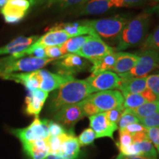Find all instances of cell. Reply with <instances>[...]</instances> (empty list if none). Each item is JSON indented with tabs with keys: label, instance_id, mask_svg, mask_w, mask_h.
I'll use <instances>...</instances> for the list:
<instances>
[{
	"label": "cell",
	"instance_id": "6da1fadb",
	"mask_svg": "<svg viewBox=\"0 0 159 159\" xmlns=\"http://www.w3.org/2000/svg\"><path fill=\"white\" fill-rule=\"evenodd\" d=\"M94 93L86 80H72L52 93L49 99V111L57 112L63 107L77 104Z\"/></svg>",
	"mask_w": 159,
	"mask_h": 159
},
{
	"label": "cell",
	"instance_id": "7a4b0ae2",
	"mask_svg": "<svg viewBox=\"0 0 159 159\" xmlns=\"http://www.w3.org/2000/svg\"><path fill=\"white\" fill-rule=\"evenodd\" d=\"M150 11H146L128 21L117 39L116 51L142 45L150 27Z\"/></svg>",
	"mask_w": 159,
	"mask_h": 159
},
{
	"label": "cell",
	"instance_id": "3957f363",
	"mask_svg": "<svg viewBox=\"0 0 159 159\" xmlns=\"http://www.w3.org/2000/svg\"><path fill=\"white\" fill-rule=\"evenodd\" d=\"M82 21L94 30L99 37L105 40H114L118 39L128 20L125 16L118 15L105 19L82 20Z\"/></svg>",
	"mask_w": 159,
	"mask_h": 159
},
{
	"label": "cell",
	"instance_id": "277c9868",
	"mask_svg": "<svg viewBox=\"0 0 159 159\" xmlns=\"http://www.w3.org/2000/svg\"><path fill=\"white\" fill-rule=\"evenodd\" d=\"M51 58H37L35 57H26L9 61L6 58L0 60V75L13 73L15 71L32 72L40 70L48 63L55 61Z\"/></svg>",
	"mask_w": 159,
	"mask_h": 159
},
{
	"label": "cell",
	"instance_id": "5b68a950",
	"mask_svg": "<svg viewBox=\"0 0 159 159\" xmlns=\"http://www.w3.org/2000/svg\"><path fill=\"white\" fill-rule=\"evenodd\" d=\"M135 66L125 74L119 75L122 77H144L154 69L159 67V51L146 49L141 52Z\"/></svg>",
	"mask_w": 159,
	"mask_h": 159
},
{
	"label": "cell",
	"instance_id": "8992f818",
	"mask_svg": "<svg viewBox=\"0 0 159 159\" xmlns=\"http://www.w3.org/2000/svg\"><path fill=\"white\" fill-rule=\"evenodd\" d=\"M47 122L48 119L41 120L39 117H35L33 122L28 127L22 129L12 130L11 133L15 135L22 144L47 139L50 136Z\"/></svg>",
	"mask_w": 159,
	"mask_h": 159
},
{
	"label": "cell",
	"instance_id": "52a82bcc",
	"mask_svg": "<svg viewBox=\"0 0 159 159\" xmlns=\"http://www.w3.org/2000/svg\"><path fill=\"white\" fill-rule=\"evenodd\" d=\"M85 99L92 103L99 113L122 106L124 102V97L118 90L99 91L96 94H91Z\"/></svg>",
	"mask_w": 159,
	"mask_h": 159
},
{
	"label": "cell",
	"instance_id": "ba28073f",
	"mask_svg": "<svg viewBox=\"0 0 159 159\" xmlns=\"http://www.w3.org/2000/svg\"><path fill=\"white\" fill-rule=\"evenodd\" d=\"M114 52V49L105 43L100 38L91 36L76 54L91 63Z\"/></svg>",
	"mask_w": 159,
	"mask_h": 159
},
{
	"label": "cell",
	"instance_id": "9c48e42d",
	"mask_svg": "<svg viewBox=\"0 0 159 159\" xmlns=\"http://www.w3.org/2000/svg\"><path fill=\"white\" fill-rule=\"evenodd\" d=\"M58 74L74 76L84 71L88 66V61L77 54H66L55 62Z\"/></svg>",
	"mask_w": 159,
	"mask_h": 159
},
{
	"label": "cell",
	"instance_id": "30bf717a",
	"mask_svg": "<svg viewBox=\"0 0 159 159\" xmlns=\"http://www.w3.org/2000/svg\"><path fill=\"white\" fill-rule=\"evenodd\" d=\"M94 92L118 89L122 82L119 75L114 71H106L97 75H91L86 79Z\"/></svg>",
	"mask_w": 159,
	"mask_h": 159
},
{
	"label": "cell",
	"instance_id": "8fae6325",
	"mask_svg": "<svg viewBox=\"0 0 159 159\" xmlns=\"http://www.w3.org/2000/svg\"><path fill=\"white\" fill-rule=\"evenodd\" d=\"M123 7L122 0H90L77 7V15H101L112 8Z\"/></svg>",
	"mask_w": 159,
	"mask_h": 159
},
{
	"label": "cell",
	"instance_id": "7c38bea8",
	"mask_svg": "<svg viewBox=\"0 0 159 159\" xmlns=\"http://www.w3.org/2000/svg\"><path fill=\"white\" fill-rule=\"evenodd\" d=\"M80 102L63 107L54 114V119L62 126L73 128L75 124L85 117Z\"/></svg>",
	"mask_w": 159,
	"mask_h": 159
},
{
	"label": "cell",
	"instance_id": "4fadbf2b",
	"mask_svg": "<svg viewBox=\"0 0 159 159\" xmlns=\"http://www.w3.org/2000/svg\"><path fill=\"white\" fill-rule=\"evenodd\" d=\"M31 5L30 0H8L1 9V13L6 22L17 23L25 17Z\"/></svg>",
	"mask_w": 159,
	"mask_h": 159
},
{
	"label": "cell",
	"instance_id": "5bb4252c",
	"mask_svg": "<svg viewBox=\"0 0 159 159\" xmlns=\"http://www.w3.org/2000/svg\"><path fill=\"white\" fill-rule=\"evenodd\" d=\"M38 73L40 77L39 89L48 93L56 90L65 83L74 80L73 76L55 74L45 69L38 70Z\"/></svg>",
	"mask_w": 159,
	"mask_h": 159
},
{
	"label": "cell",
	"instance_id": "9a60e30c",
	"mask_svg": "<svg viewBox=\"0 0 159 159\" xmlns=\"http://www.w3.org/2000/svg\"><path fill=\"white\" fill-rule=\"evenodd\" d=\"M89 125L94 131L97 139L109 137L114 140V133L117 127L110 124L106 117L105 112H101L89 116Z\"/></svg>",
	"mask_w": 159,
	"mask_h": 159
},
{
	"label": "cell",
	"instance_id": "2e32d148",
	"mask_svg": "<svg viewBox=\"0 0 159 159\" xmlns=\"http://www.w3.org/2000/svg\"><path fill=\"white\" fill-rule=\"evenodd\" d=\"M48 95V92H46L40 89H37L33 91H29V94L25 99L26 114L30 116L39 117Z\"/></svg>",
	"mask_w": 159,
	"mask_h": 159
},
{
	"label": "cell",
	"instance_id": "e0dca14e",
	"mask_svg": "<svg viewBox=\"0 0 159 159\" xmlns=\"http://www.w3.org/2000/svg\"><path fill=\"white\" fill-rule=\"evenodd\" d=\"M2 78L13 80L25 85L29 91L39 89L40 77L38 71L25 73H10L0 75Z\"/></svg>",
	"mask_w": 159,
	"mask_h": 159
},
{
	"label": "cell",
	"instance_id": "ac0fdd59",
	"mask_svg": "<svg viewBox=\"0 0 159 159\" xmlns=\"http://www.w3.org/2000/svg\"><path fill=\"white\" fill-rule=\"evenodd\" d=\"M39 36L24 37L20 36L7 43L4 47H0V55L19 54L26 50L39 39Z\"/></svg>",
	"mask_w": 159,
	"mask_h": 159
},
{
	"label": "cell",
	"instance_id": "d6986e66",
	"mask_svg": "<svg viewBox=\"0 0 159 159\" xmlns=\"http://www.w3.org/2000/svg\"><path fill=\"white\" fill-rule=\"evenodd\" d=\"M120 77V76H119ZM118 89L124 96L128 94H140L146 90L147 77H122Z\"/></svg>",
	"mask_w": 159,
	"mask_h": 159
},
{
	"label": "cell",
	"instance_id": "ffe728a7",
	"mask_svg": "<svg viewBox=\"0 0 159 159\" xmlns=\"http://www.w3.org/2000/svg\"><path fill=\"white\" fill-rule=\"evenodd\" d=\"M61 30L65 31L71 38L80 36V35H84L85 34H88L94 37H99L94 31V30L89 26L83 23L82 21L75 23L60 24V25L52 27L49 29V30Z\"/></svg>",
	"mask_w": 159,
	"mask_h": 159
},
{
	"label": "cell",
	"instance_id": "44dd1931",
	"mask_svg": "<svg viewBox=\"0 0 159 159\" xmlns=\"http://www.w3.org/2000/svg\"><path fill=\"white\" fill-rule=\"evenodd\" d=\"M139 60V55L125 52H116V60L114 69L115 73L119 75L125 74L130 71Z\"/></svg>",
	"mask_w": 159,
	"mask_h": 159
},
{
	"label": "cell",
	"instance_id": "7402d4cb",
	"mask_svg": "<svg viewBox=\"0 0 159 159\" xmlns=\"http://www.w3.org/2000/svg\"><path fill=\"white\" fill-rule=\"evenodd\" d=\"M71 38L70 35L67 34L65 31L61 30H52L41 37L39 38L36 43L45 47L61 46Z\"/></svg>",
	"mask_w": 159,
	"mask_h": 159
},
{
	"label": "cell",
	"instance_id": "603a6c76",
	"mask_svg": "<svg viewBox=\"0 0 159 159\" xmlns=\"http://www.w3.org/2000/svg\"><path fill=\"white\" fill-rule=\"evenodd\" d=\"M22 145L26 154L31 159H44L49 154L47 139Z\"/></svg>",
	"mask_w": 159,
	"mask_h": 159
},
{
	"label": "cell",
	"instance_id": "cb8c5ba5",
	"mask_svg": "<svg viewBox=\"0 0 159 159\" xmlns=\"http://www.w3.org/2000/svg\"><path fill=\"white\" fill-rule=\"evenodd\" d=\"M80 150V145L78 139L74 135H71L61 145L58 151L59 155L63 159H77Z\"/></svg>",
	"mask_w": 159,
	"mask_h": 159
},
{
	"label": "cell",
	"instance_id": "d4e9b609",
	"mask_svg": "<svg viewBox=\"0 0 159 159\" xmlns=\"http://www.w3.org/2000/svg\"><path fill=\"white\" fill-rule=\"evenodd\" d=\"M116 60V52L105 55L101 58L97 59L92 62L91 68V75H97L104 71L112 70L114 69Z\"/></svg>",
	"mask_w": 159,
	"mask_h": 159
},
{
	"label": "cell",
	"instance_id": "484cf974",
	"mask_svg": "<svg viewBox=\"0 0 159 159\" xmlns=\"http://www.w3.org/2000/svg\"><path fill=\"white\" fill-rule=\"evenodd\" d=\"M91 35H80L69 39L61 46V50L63 55L66 54H76L77 52L90 39Z\"/></svg>",
	"mask_w": 159,
	"mask_h": 159
},
{
	"label": "cell",
	"instance_id": "4316f807",
	"mask_svg": "<svg viewBox=\"0 0 159 159\" xmlns=\"http://www.w3.org/2000/svg\"><path fill=\"white\" fill-rule=\"evenodd\" d=\"M133 112L136 115L139 119L144 118L150 115L159 112V100L154 101V102H146L144 104L138 107V108L131 109Z\"/></svg>",
	"mask_w": 159,
	"mask_h": 159
},
{
	"label": "cell",
	"instance_id": "83f0119b",
	"mask_svg": "<svg viewBox=\"0 0 159 159\" xmlns=\"http://www.w3.org/2000/svg\"><path fill=\"white\" fill-rule=\"evenodd\" d=\"M123 106L125 108L134 109L148 102L142 93L140 94H128L124 95Z\"/></svg>",
	"mask_w": 159,
	"mask_h": 159
},
{
	"label": "cell",
	"instance_id": "f1b7e54d",
	"mask_svg": "<svg viewBox=\"0 0 159 159\" xmlns=\"http://www.w3.org/2000/svg\"><path fill=\"white\" fill-rule=\"evenodd\" d=\"M72 134H66L60 135L57 136H49L47 139V142H48V146L49 149V154H57L58 151L61 148V145L63 142L69 139Z\"/></svg>",
	"mask_w": 159,
	"mask_h": 159
},
{
	"label": "cell",
	"instance_id": "f546056e",
	"mask_svg": "<svg viewBox=\"0 0 159 159\" xmlns=\"http://www.w3.org/2000/svg\"><path fill=\"white\" fill-rule=\"evenodd\" d=\"M139 119L136 114L133 112L131 109L125 108L118 122V128L119 130H124L127 126L134 123H139Z\"/></svg>",
	"mask_w": 159,
	"mask_h": 159
},
{
	"label": "cell",
	"instance_id": "4dcf8cb0",
	"mask_svg": "<svg viewBox=\"0 0 159 159\" xmlns=\"http://www.w3.org/2000/svg\"><path fill=\"white\" fill-rule=\"evenodd\" d=\"M142 47L143 50L146 49L159 50V26L145 39Z\"/></svg>",
	"mask_w": 159,
	"mask_h": 159
},
{
	"label": "cell",
	"instance_id": "1f68e13d",
	"mask_svg": "<svg viewBox=\"0 0 159 159\" xmlns=\"http://www.w3.org/2000/svg\"><path fill=\"white\" fill-rule=\"evenodd\" d=\"M138 145L141 156L157 158V152L153 144L150 142V139H147L139 143H135Z\"/></svg>",
	"mask_w": 159,
	"mask_h": 159
},
{
	"label": "cell",
	"instance_id": "d6a6232c",
	"mask_svg": "<svg viewBox=\"0 0 159 159\" xmlns=\"http://www.w3.org/2000/svg\"><path fill=\"white\" fill-rule=\"evenodd\" d=\"M95 139H97L96 134H95L94 131L91 128H86L85 130H83L77 138L80 147L86 146V145L92 144L94 142Z\"/></svg>",
	"mask_w": 159,
	"mask_h": 159
},
{
	"label": "cell",
	"instance_id": "836d02e7",
	"mask_svg": "<svg viewBox=\"0 0 159 159\" xmlns=\"http://www.w3.org/2000/svg\"><path fill=\"white\" fill-rule=\"evenodd\" d=\"M125 109V108H124V106L122 105V106H119L117 108L111 109V110L105 112L106 117L108 119V122H110V124L118 128V122L119 121V119H120L121 116H122V114Z\"/></svg>",
	"mask_w": 159,
	"mask_h": 159
},
{
	"label": "cell",
	"instance_id": "e575fe53",
	"mask_svg": "<svg viewBox=\"0 0 159 159\" xmlns=\"http://www.w3.org/2000/svg\"><path fill=\"white\" fill-rule=\"evenodd\" d=\"M139 123L144 125L147 129L152 128H159V112L139 119Z\"/></svg>",
	"mask_w": 159,
	"mask_h": 159
},
{
	"label": "cell",
	"instance_id": "d590c367",
	"mask_svg": "<svg viewBox=\"0 0 159 159\" xmlns=\"http://www.w3.org/2000/svg\"><path fill=\"white\" fill-rule=\"evenodd\" d=\"M147 87L153 93L157 100H159V74L147 77Z\"/></svg>",
	"mask_w": 159,
	"mask_h": 159
},
{
	"label": "cell",
	"instance_id": "8d00e7d4",
	"mask_svg": "<svg viewBox=\"0 0 159 159\" xmlns=\"http://www.w3.org/2000/svg\"><path fill=\"white\" fill-rule=\"evenodd\" d=\"M47 125H48L49 136H60V135H62L68 133L67 130L65 129L64 127L62 126V125L59 124V123H57V122L48 120Z\"/></svg>",
	"mask_w": 159,
	"mask_h": 159
},
{
	"label": "cell",
	"instance_id": "74e56055",
	"mask_svg": "<svg viewBox=\"0 0 159 159\" xmlns=\"http://www.w3.org/2000/svg\"><path fill=\"white\" fill-rule=\"evenodd\" d=\"M120 153L127 156H141L140 151H139V147L136 144H132L128 147H118Z\"/></svg>",
	"mask_w": 159,
	"mask_h": 159
},
{
	"label": "cell",
	"instance_id": "f35d334b",
	"mask_svg": "<svg viewBox=\"0 0 159 159\" xmlns=\"http://www.w3.org/2000/svg\"><path fill=\"white\" fill-rule=\"evenodd\" d=\"M133 143L132 136L125 130H119V142L116 143L117 147H128Z\"/></svg>",
	"mask_w": 159,
	"mask_h": 159
},
{
	"label": "cell",
	"instance_id": "ab89813d",
	"mask_svg": "<svg viewBox=\"0 0 159 159\" xmlns=\"http://www.w3.org/2000/svg\"><path fill=\"white\" fill-rule=\"evenodd\" d=\"M46 56L51 59H59L63 56L61 50V46H54V47H45Z\"/></svg>",
	"mask_w": 159,
	"mask_h": 159
},
{
	"label": "cell",
	"instance_id": "60d3db41",
	"mask_svg": "<svg viewBox=\"0 0 159 159\" xmlns=\"http://www.w3.org/2000/svg\"><path fill=\"white\" fill-rule=\"evenodd\" d=\"M80 105L82 106V109L83 113H84L85 116H91L92 115L98 114L99 111L96 107L94 106L92 103L89 102L87 99H84V100L80 102Z\"/></svg>",
	"mask_w": 159,
	"mask_h": 159
},
{
	"label": "cell",
	"instance_id": "b9f144b4",
	"mask_svg": "<svg viewBox=\"0 0 159 159\" xmlns=\"http://www.w3.org/2000/svg\"><path fill=\"white\" fill-rule=\"evenodd\" d=\"M148 139L152 142V144L155 146L159 152V128H148L147 130Z\"/></svg>",
	"mask_w": 159,
	"mask_h": 159
},
{
	"label": "cell",
	"instance_id": "7bdbcfd3",
	"mask_svg": "<svg viewBox=\"0 0 159 159\" xmlns=\"http://www.w3.org/2000/svg\"><path fill=\"white\" fill-rule=\"evenodd\" d=\"M124 130H125L127 132H128L129 134H136V133L139 132H145L147 131V129L144 125H142L141 123H134V124H131L128 126H127Z\"/></svg>",
	"mask_w": 159,
	"mask_h": 159
},
{
	"label": "cell",
	"instance_id": "ee69618b",
	"mask_svg": "<svg viewBox=\"0 0 159 159\" xmlns=\"http://www.w3.org/2000/svg\"><path fill=\"white\" fill-rule=\"evenodd\" d=\"M85 0H62L57 3V5L59 6L61 8H67V7H72L79 5V4L84 3Z\"/></svg>",
	"mask_w": 159,
	"mask_h": 159
},
{
	"label": "cell",
	"instance_id": "f6af8a7d",
	"mask_svg": "<svg viewBox=\"0 0 159 159\" xmlns=\"http://www.w3.org/2000/svg\"><path fill=\"white\" fill-rule=\"evenodd\" d=\"M148 0H122L123 7H140L145 5Z\"/></svg>",
	"mask_w": 159,
	"mask_h": 159
},
{
	"label": "cell",
	"instance_id": "bcb514c9",
	"mask_svg": "<svg viewBox=\"0 0 159 159\" xmlns=\"http://www.w3.org/2000/svg\"><path fill=\"white\" fill-rule=\"evenodd\" d=\"M116 159H158L157 158L148 157L144 156H124L122 153H119Z\"/></svg>",
	"mask_w": 159,
	"mask_h": 159
},
{
	"label": "cell",
	"instance_id": "7dc6e473",
	"mask_svg": "<svg viewBox=\"0 0 159 159\" xmlns=\"http://www.w3.org/2000/svg\"><path fill=\"white\" fill-rule=\"evenodd\" d=\"M62 0H30L31 5H37V4H47L48 5H55L58 3Z\"/></svg>",
	"mask_w": 159,
	"mask_h": 159
},
{
	"label": "cell",
	"instance_id": "c3c4849f",
	"mask_svg": "<svg viewBox=\"0 0 159 159\" xmlns=\"http://www.w3.org/2000/svg\"><path fill=\"white\" fill-rule=\"evenodd\" d=\"M44 159H63L62 157L57 154H49Z\"/></svg>",
	"mask_w": 159,
	"mask_h": 159
},
{
	"label": "cell",
	"instance_id": "681fc988",
	"mask_svg": "<svg viewBox=\"0 0 159 159\" xmlns=\"http://www.w3.org/2000/svg\"><path fill=\"white\" fill-rule=\"evenodd\" d=\"M8 0H0V9H2L7 4Z\"/></svg>",
	"mask_w": 159,
	"mask_h": 159
},
{
	"label": "cell",
	"instance_id": "f907efd6",
	"mask_svg": "<svg viewBox=\"0 0 159 159\" xmlns=\"http://www.w3.org/2000/svg\"><path fill=\"white\" fill-rule=\"evenodd\" d=\"M150 11H154V12H156V13H158L159 14V5H157L156 7H154L153 8L150 10Z\"/></svg>",
	"mask_w": 159,
	"mask_h": 159
},
{
	"label": "cell",
	"instance_id": "816d5d0a",
	"mask_svg": "<svg viewBox=\"0 0 159 159\" xmlns=\"http://www.w3.org/2000/svg\"><path fill=\"white\" fill-rule=\"evenodd\" d=\"M153 1H154V2H158L159 0H153Z\"/></svg>",
	"mask_w": 159,
	"mask_h": 159
},
{
	"label": "cell",
	"instance_id": "f5cc1de1",
	"mask_svg": "<svg viewBox=\"0 0 159 159\" xmlns=\"http://www.w3.org/2000/svg\"><path fill=\"white\" fill-rule=\"evenodd\" d=\"M89 1H90V0H85L84 3H85V2H89Z\"/></svg>",
	"mask_w": 159,
	"mask_h": 159
}]
</instances>
